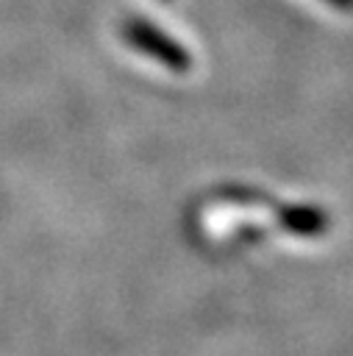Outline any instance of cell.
Listing matches in <instances>:
<instances>
[{"label": "cell", "instance_id": "cell-1", "mask_svg": "<svg viewBox=\"0 0 353 356\" xmlns=\"http://www.w3.org/2000/svg\"><path fill=\"white\" fill-rule=\"evenodd\" d=\"M122 33H125V39H128L136 50H142V53L158 58L161 64H167V67L175 70V72H183V70H189V64H192L189 53H186L175 39H170V36L161 33L156 25H150L147 19H128L125 28H122Z\"/></svg>", "mask_w": 353, "mask_h": 356}]
</instances>
